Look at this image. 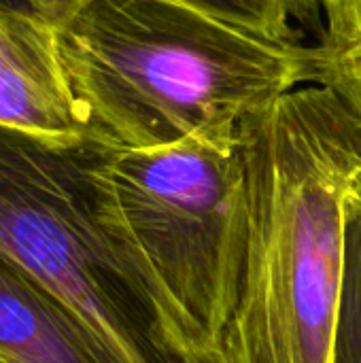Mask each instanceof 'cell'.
Masks as SVG:
<instances>
[{
    "label": "cell",
    "instance_id": "cell-7",
    "mask_svg": "<svg viewBox=\"0 0 361 363\" xmlns=\"http://www.w3.org/2000/svg\"><path fill=\"white\" fill-rule=\"evenodd\" d=\"M202 11L238 23L274 40L306 43L309 34L323 38L321 0H185Z\"/></svg>",
    "mask_w": 361,
    "mask_h": 363
},
{
    "label": "cell",
    "instance_id": "cell-9",
    "mask_svg": "<svg viewBox=\"0 0 361 363\" xmlns=\"http://www.w3.org/2000/svg\"><path fill=\"white\" fill-rule=\"evenodd\" d=\"M319 53L317 83L330 85L361 119V43L334 53Z\"/></svg>",
    "mask_w": 361,
    "mask_h": 363
},
{
    "label": "cell",
    "instance_id": "cell-2",
    "mask_svg": "<svg viewBox=\"0 0 361 363\" xmlns=\"http://www.w3.org/2000/svg\"><path fill=\"white\" fill-rule=\"evenodd\" d=\"M55 38L91 132L126 149L232 143L249 113L319 79L317 45L268 38L185 0H79Z\"/></svg>",
    "mask_w": 361,
    "mask_h": 363
},
{
    "label": "cell",
    "instance_id": "cell-3",
    "mask_svg": "<svg viewBox=\"0 0 361 363\" xmlns=\"http://www.w3.org/2000/svg\"><path fill=\"white\" fill-rule=\"evenodd\" d=\"M104 225L147 287L172 351L219 349L230 323L245 236L236 140L109 145L98 170Z\"/></svg>",
    "mask_w": 361,
    "mask_h": 363
},
{
    "label": "cell",
    "instance_id": "cell-5",
    "mask_svg": "<svg viewBox=\"0 0 361 363\" xmlns=\"http://www.w3.org/2000/svg\"><path fill=\"white\" fill-rule=\"evenodd\" d=\"M0 125L45 138L96 136L57 53L55 26L0 4Z\"/></svg>",
    "mask_w": 361,
    "mask_h": 363
},
{
    "label": "cell",
    "instance_id": "cell-12",
    "mask_svg": "<svg viewBox=\"0 0 361 363\" xmlns=\"http://www.w3.org/2000/svg\"><path fill=\"white\" fill-rule=\"evenodd\" d=\"M177 363H221L219 351H177L174 353Z\"/></svg>",
    "mask_w": 361,
    "mask_h": 363
},
{
    "label": "cell",
    "instance_id": "cell-11",
    "mask_svg": "<svg viewBox=\"0 0 361 363\" xmlns=\"http://www.w3.org/2000/svg\"><path fill=\"white\" fill-rule=\"evenodd\" d=\"M79 0H0V4L19 11L23 15L36 17L51 26H57Z\"/></svg>",
    "mask_w": 361,
    "mask_h": 363
},
{
    "label": "cell",
    "instance_id": "cell-1",
    "mask_svg": "<svg viewBox=\"0 0 361 363\" xmlns=\"http://www.w3.org/2000/svg\"><path fill=\"white\" fill-rule=\"evenodd\" d=\"M245 236L221 363H332L361 179V119L323 83L298 85L236 130Z\"/></svg>",
    "mask_w": 361,
    "mask_h": 363
},
{
    "label": "cell",
    "instance_id": "cell-8",
    "mask_svg": "<svg viewBox=\"0 0 361 363\" xmlns=\"http://www.w3.org/2000/svg\"><path fill=\"white\" fill-rule=\"evenodd\" d=\"M332 363H361V179L347 200V259Z\"/></svg>",
    "mask_w": 361,
    "mask_h": 363
},
{
    "label": "cell",
    "instance_id": "cell-4",
    "mask_svg": "<svg viewBox=\"0 0 361 363\" xmlns=\"http://www.w3.org/2000/svg\"><path fill=\"white\" fill-rule=\"evenodd\" d=\"M109 145L0 125V251L64 300L119 363H177L147 287L100 215Z\"/></svg>",
    "mask_w": 361,
    "mask_h": 363
},
{
    "label": "cell",
    "instance_id": "cell-13",
    "mask_svg": "<svg viewBox=\"0 0 361 363\" xmlns=\"http://www.w3.org/2000/svg\"><path fill=\"white\" fill-rule=\"evenodd\" d=\"M0 363H9V362H6V359H2V357H0Z\"/></svg>",
    "mask_w": 361,
    "mask_h": 363
},
{
    "label": "cell",
    "instance_id": "cell-10",
    "mask_svg": "<svg viewBox=\"0 0 361 363\" xmlns=\"http://www.w3.org/2000/svg\"><path fill=\"white\" fill-rule=\"evenodd\" d=\"M323 38L321 53H334L361 43V0H321Z\"/></svg>",
    "mask_w": 361,
    "mask_h": 363
},
{
    "label": "cell",
    "instance_id": "cell-6",
    "mask_svg": "<svg viewBox=\"0 0 361 363\" xmlns=\"http://www.w3.org/2000/svg\"><path fill=\"white\" fill-rule=\"evenodd\" d=\"M0 357L9 363H119L64 300L2 251Z\"/></svg>",
    "mask_w": 361,
    "mask_h": 363
}]
</instances>
